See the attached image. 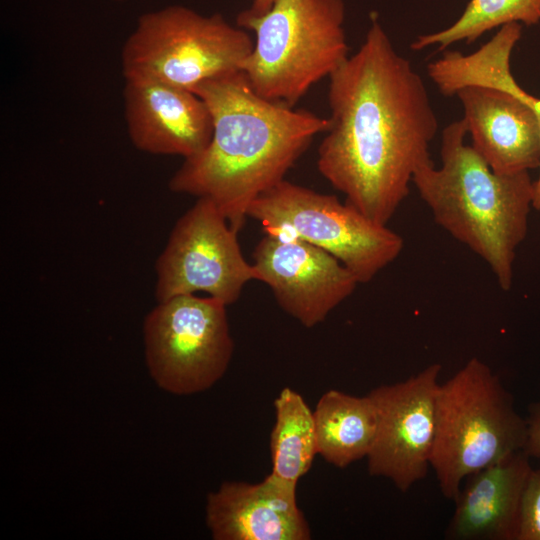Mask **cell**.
<instances>
[{
    "label": "cell",
    "mask_w": 540,
    "mask_h": 540,
    "mask_svg": "<svg viewBox=\"0 0 540 540\" xmlns=\"http://www.w3.org/2000/svg\"><path fill=\"white\" fill-rule=\"evenodd\" d=\"M328 102L317 168L346 203L387 225L431 160L438 123L424 82L376 13L359 49L329 77Z\"/></svg>",
    "instance_id": "6da1fadb"
},
{
    "label": "cell",
    "mask_w": 540,
    "mask_h": 540,
    "mask_svg": "<svg viewBox=\"0 0 540 540\" xmlns=\"http://www.w3.org/2000/svg\"><path fill=\"white\" fill-rule=\"evenodd\" d=\"M213 132L169 181L172 192L211 199L239 231L251 203L285 179L328 118L257 94L242 71L201 84Z\"/></svg>",
    "instance_id": "7a4b0ae2"
},
{
    "label": "cell",
    "mask_w": 540,
    "mask_h": 540,
    "mask_svg": "<svg viewBox=\"0 0 540 540\" xmlns=\"http://www.w3.org/2000/svg\"><path fill=\"white\" fill-rule=\"evenodd\" d=\"M463 119L442 132L441 166L432 160L414 173L412 183L434 221L467 246L491 269L500 288L513 285L516 251L528 233L534 181L529 171L494 172L465 143Z\"/></svg>",
    "instance_id": "3957f363"
},
{
    "label": "cell",
    "mask_w": 540,
    "mask_h": 540,
    "mask_svg": "<svg viewBox=\"0 0 540 540\" xmlns=\"http://www.w3.org/2000/svg\"><path fill=\"white\" fill-rule=\"evenodd\" d=\"M344 0H276L237 25L255 34L242 72L260 96L293 107L349 57Z\"/></svg>",
    "instance_id": "277c9868"
},
{
    "label": "cell",
    "mask_w": 540,
    "mask_h": 540,
    "mask_svg": "<svg viewBox=\"0 0 540 540\" xmlns=\"http://www.w3.org/2000/svg\"><path fill=\"white\" fill-rule=\"evenodd\" d=\"M526 420L490 367L471 358L440 383L430 466L443 496L455 500L469 475L522 450Z\"/></svg>",
    "instance_id": "5b68a950"
},
{
    "label": "cell",
    "mask_w": 540,
    "mask_h": 540,
    "mask_svg": "<svg viewBox=\"0 0 540 540\" xmlns=\"http://www.w3.org/2000/svg\"><path fill=\"white\" fill-rule=\"evenodd\" d=\"M254 40L221 14L174 5L143 14L123 44V77L145 78L195 92L204 82L242 71Z\"/></svg>",
    "instance_id": "8992f818"
},
{
    "label": "cell",
    "mask_w": 540,
    "mask_h": 540,
    "mask_svg": "<svg viewBox=\"0 0 540 540\" xmlns=\"http://www.w3.org/2000/svg\"><path fill=\"white\" fill-rule=\"evenodd\" d=\"M248 218L265 234L298 239L336 257L359 283L371 281L403 249V239L335 195L284 179L257 197Z\"/></svg>",
    "instance_id": "52a82bcc"
},
{
    "label": "cell",
    "mask_w": 540,
    "mask_h": 540,
    "mask_svg": "<svg viewBox=\"0 0 540 540\" xmlns=\"http://www.w3.org/2000/svg\"><path fill=\"white\" fill-rule=\"evenodd\" d=\"M226 307L210 296L181 295L157 302L148 313L145 359L161 389L190 395L223 377L234 351Z\"/></svg>",
    "instance_id": "ba28073f"
},
{
    "label": "cell",
    "mask_w": 540,
    "mask_h": 540,
    "mask_svg": "<svg viewBox=\"0 0 540 540\" xmlns=\"http://www.w3.org/2000/svg\"><path fill=\"white\" fill-rule=\"evenodd\" d=\"M237 234L211 199L197 198L175 223L156 260L157 302L202 292L227 306L235 303L248 282L258 281Z\"/></svg>",
    "instance_id": "9c48e42d"
},
{
    "label": "cell",
    "mask_w": 540,
    "mask_h": 540,
    "mask_svg": "<svg viewBox=\"0 0 540 540\" xmlns=\"http://www.w3.org/2000/svg\"><path fill=\"white\" fill-rule=\"evenodd\" d=\"M442 366L433 363L408 379L381 385L368 395L377 412V431L368 472L407 492L424 479L436 431V400Z\"/></svg>",
    "instance_id": "30bf717a"
},
{
    "label": "cell",
    "mask_w": 540,
    "mask_h": 540,
    "mask_svg": "<svg viewBox=\"0 0 540 540\" xmlns=\"http://www.w3.org/2000/svg\"><path fill=\"white\" fill-rule=\"evenodd\" d=\"M252 258L258 281L306 328L323 322L360 284L336 257L298 239L265 234Z\"/></svg>",
    "instance_id": "8fae6325"
},
{
    "label": "cell",
    "mask_w": 540,
    "mask_h": 540,
    "mask_svg": "<svg viewBox=\"0 0 540 540\" xmlns=\"http://www.w3.org/2000/svg\"><path fill=\"white\" fill-rule=\"evenodd\" d=\"M124 114L131 143L140 151L185 159L208 145L212 116L194 92L160 81L125 78Z\"/></svg>",
    "instance_id": "7c38bea8"
},
{
    "label": "cell",
    "mask_w": 540,
    "mask_h": 540,
    "mask_svg": "<svg viewBox=\"0 0 540 540\" xmlns=\"http://www.w3.org/2000/svg\"><path fill=\"white\" fill-rule=\"evenodd\" d=\"M206 524L214 540H308L309 524L296 484L270 473L260 483L226 481L207 497Z\"/></svg>",
    "instance_id": "4fadbf2b"
},
{
    "label": "cell",
    "mask_w": 540,
    "mask_h": 540,
    "mask_svg": "<svg viewBox=\"0 0 540 540\" xmlns=\"http://www.w3.org/2000/svg\"><path fill=\"white\" fill-rule=\"evenodd\" d=\"M472 147L499 174L530 171L540 165V128L533 109L505 90L466 86L455 94Z\"/></svg>",
    "instance_id": "5bb4252c"
},
{
    "label": "cell",
    "mask_w": 540,
    "mask_h": 540,
    "mask_svg": "<svg viewBox=\"0 0 540 540\" xmlns=\"http://www.w3.org/2000/svg\"><path fill=\"white\" fill-rule=\"evenodd\" d=\"M532 470L519 450L465 479L445 537L453 540H517L522 492Z\"/></svg>",
    "instance_id": "9a60e30c"
},
{
    "label": "cell",
    "mask_w": 540,
    "mask_h": 540,
    "mask_svg": "<svg viewBox=\"0 0 540 540\" xmlns=\"http://www.w3.org/2000/svg\"><path fill=\"white\" fill-rule=\"evenodd\" d=\"M313 415L317 451L325 461L345 468L367 458L377 431V412L369 395L329 390L320 397Z\"/></svg>",
    "instance_id": "2e32d148"
},
{
    "label": "cell",
    "mask_w": 540,
    "mask_h": 540,
    "mask_svg": "<svg viewBox=\"0 0 540 540\" xmlns=\"http://www.w3.org/2000/svg\"><path fill=\"white\" fill-rule=\"evenodd\" d=\"M270 435L271 473L297 485L318 454L313 411L295 390L285 387L274 400Z\"/></svg>",
    "instance_id": "e0dca14e"
},
{
    "label": "cell",
    "mask_w": 540,
    "mask_h": 540,
    "mask_svg": "<svg viewBox=\"0 0 540 540\" xmlns=\"http://www.w3.org/2000/svg\"><path fill=\"white\" fill-rule=\"evenodd\" d=\"M518 42L508 30L498 31L488 42L471 54H458L451 65L450 78L455 88L471 85L490 86L513 93L535 112L540 128V98L526 92L514 79L510 57ZM534 181L533 208L540 210V165Z\"/></svg>",
    "instance_id": "ac0fdd59"
},
{
    "label": "cell",
    "mask_w": 540,
    "mask_h": 540,
    "mask_svg": "<svg viewBox=\"0 0 540 540\" xmlns=\"http://www.w3.org/2000/svg\"><path fill=\"white\" fill-rule=\"evenodd\" d=\"M535 25L540 22V0H470L461 16L449 27L420 35L413 50L437 46L445 50L453 43L473 42L484 33L508 23Z\"/></svg>",
    "instance_id": "d6986e66"
},
{
    "label": "cell",
    "mask_w": 540,
    "mask_h": 540,
    "mask_svg": "<svg viewBox=\"0 0 540 540\" xmlns=\"http://www.w3.org/2000/svg\"><path fill=\"white\" fill-rule=\"evenodd\" d=\"M517 540H540V468L531 470L522 492Z\"/></svg>",
    "instance_id": "ffe728a7"
},
{
    "label": "cell",
    "mask_w": 540,
    "mask_h": 540,
    "mask_svg": "<svg viewBox=\"0 0 540 540\" xmlns=\"http://www.w3.org/2000/svg\"><path fill=\"white\" fill-rule=\"evenodd\" d=\"M526 420L524 453L530 458H540V401L530 405Z\"/></svg>",
    "instance_id": "44dd1931"
},
{
    "label": "cell",
    "mask_w": 540,
    "mask_h": 540,
    "mask_svg": "<svg viewBox=\"0 0 540 540\" xmlns=\"http://www.w3.org/2000/svg\"><path fill=\"white\" fill-rule=\"evenodd\" d=\"M276 0H253L251 6L244 10L246 13L254 16L267 12Z\"/></svg>",
    "instance_id": "7402d4cb"
}]
</instances>
